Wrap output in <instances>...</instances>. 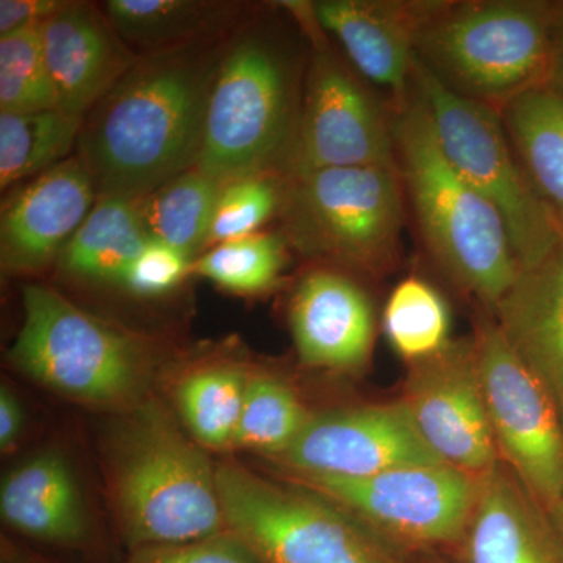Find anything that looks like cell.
Instances as JSON below:
<instances>
[{
    "label": "cell",
    "instance_id": "1",
    "mask_svg": "<svg viewBox=\"0 0 563 563\" xmlns=\"http://www.w3.org/2000/svg\"><path fill=\"white\" fill-rule=\"evenodd\" d=\"M229 36L141 55L88 111L76 155L98 199H143L195 168Z\"/></svg>",
    "mask_w": 563,
    "mask_h": 563
},
{
    "label": "cell",
    "instance_id": "2",
    "mask_svg": "<svg viewBox=\"0 0 563 563\" xmlns=\"http://www.w3.org/2000/svg\"><path fill=\"white\" fill-rule=\"evenodd\" d=\"M309 52L279 18L251 10L229 36L218 66L196 168L221 185L288 176Z\"/></svg>",
    "mask_w": 563,
    "mask_h": 563
},
{
    "label": "cell",
    "instance_id": "3",
    "mask_svg": "<svg viewBox=\"0 0 563 563\" xmlns=\"http://www.w3.org/2000/svg\"><path fill=\"white\" fill-rule=\"evenodd\" d=\"M107 439L106 484L129 551L228 531L217 466L161 401L121 413Z\"/></svg>",
    "mask_w": 563,
    "mask_h": 563
},
{
    "label": "cell",
    "instance_id": "4",
    "mask_svg": "<svg viewBox=\"0 0 563 563\" xmlns=\"http://www.w3.org/2000/svg\"><path fill=\"white\" fill-rule=\"evenodd\" d=\"M391 125L404 195L426 247L463 291L495 309L521 272L501 217L448 161L413 84Z\"/></svg>",
    "mask_w": 563,
    "mask_h": 563
},
{
    "label": "cell",
    "instance_id": "5",
    "mask_svg": "<svg viewBox=\"0 0 563 563\" xmlns=\"http://www.w3.org/2000/svg\"><path fill=\"white\" fill-rule=\"evenodd\" d=\"M563 2H429L417 60L463 98L501 110L547 81Z\"/></svg>",
    "mask_w": 563,
    "mask_h": 563
},
{
    "label": "cell",
    "instance_id": "6",
    "mask_svg": "<svg viewBox=\"0 0 563 563\" xmlns=\"http://www.w3.org/2000/svg\"><path fill=\"white\" fill-rule=\"evenodd\" d=\"M24 321L10 362L49 390L128 412L147 398L155 355L144 339L85 312L47 285L22 288Z\"/></svg>",
    "mask_w": 563,
    "mask_h": 563
},
{
    "label": "cell",
    "instance_id": "7",
    "mask_svg": "<svg viewBox=\"0 0 563 563\" xmlns=\"http://www.w3.org/2000/svg\"><path fill=\"white\" fill-rule=\"evenodd\" d=\"M285 242L306 257L366 273L398 258L404 187L398 166H354L291 174L282 179Z\"/></svg>",
    "mask_w": 563,
    "mask_h": 563
},
{
    "label": "cell",
    "instance_id": "8",
    "mask_svg": "<svg viewBox=\"0 0 563 563\" xmlns=\"http://www.w3.org/2000/svg\"><path fill=\"white\" fill-rule=\"evenodd\" d=\"M225 528L262 563H413L342 506L236 462L217 465Z\"/></svg>",
    "mask_w": 563,
    "mask_h": 563
},
{
    "label": "cell",
    "instance_id": "9",
    "mask_svg": "<svg viewBox=\"0 0 563 563\" xmlns=\"http://www.w3.org/2000/svg\"><path fill=\"white\" fill-rule=\"evenodd\" d=\"M412 84L448 161L501 217L520 268L540 265L562 239L563 222L521 166L499 110L451 91L417 58Z\"/></svg>",
    "mask_w": 563,
    "mask_h": 563
},
{
    "label": "cell",
    "instance_id": "10",
    "mask_svg": "<svg viewBox=\"0 0 563 563\" xmlns=\"http://www.w3.org/2000/svg\"><path fill=\"white\" fill-rule=\"evenodd\" d=\"M309 40L301 118L290 173L396 165L391 117L332 49L310 3H282Z\"/></svg>",
    "mask_w": 563,
    "mask_h": 563
},
{
    "label": "cell",
    "instance_id": "11",
    "mask_svg": "<svg viewBox=\"0 0 563 563\" xmlns=\"http://www.w3.org/2000/svg\"><path fill=\"white\" fill-rule=\"evenodd\" d=\"M481 479L448 465H407L368 477L288 473L290 483L310 488L355 515L406 553L454 550L472 520Z\"/></svg>",
    "mask_w": 563,
    "mask_h": 563
},
{
    "label": "cell",
    "instance_id": "12",
    "mask_svg": "<svg viewBox=\"0 0 563 563\" xmlns=\"http://www.w3.org/2000/svg\"><path fill=\"white\" fill-rule=\"evenodd\" d=\"M473 342L499 459L550 512L563 499L561 404L515 354L496 321H481Z\"/></svg>",
    "mask_w": 563,
    "mask_h": 563
},
{
    "label": "cell",
    "instance_id": "13",
    "mask_svg": "<svg viewBox=\"0 0 563 563\" xmlns=\"http://www.w3.org/2000/svg\"><path fill=\"white\" fill-rule=\"evenodd\" d=\"M422 442L437 457L483 477L501 459L493 439L474 342H451L412 363L401 399Z\"/></svg>",
    "mask_w": 563,
    "mask_h": 563
},
{
    "label": "cell",
    "instance_id": "14",
    "mask_svg": "<svg viewBox=\"0 0 563 563\" xmlns=\"http://www.w3.org/2000/svg\"><path fill=\"white\" fill-rule=\"evenodd\" d=\"M287 473L368 477L407 465L443 463L422 442L402 401L312 415L279 457Z\"/></svg>",
    "mask_w": 563,
    "mask_h": 563
},
{
    "label": "cell",
    "instance_id": "15",
    "mask_svg": "<svg viewBox=\"0 0 563 563\" xmlns=\"http://www.w3.org/2000/svg\"><path fill=\"white\" fill-rule=\"evenodd\" d=\"M96 201L90 174L77 155L21 184L0 217L3 273L32 276L55 265Z\"/></svg>",
    "mask_w": 563,
    "mask_h": 563
},
{
    "label": "cell",
    "instance_id": "16",
    "mask_svg": "<svg viewBox=\"0 0 563 563\" xmlns=\"http://www.w3.org/2000/svg\"><path fill=\"white\" fill-rule=\"evenodd\" d=\"M314 21L342 46L363 80L388 92L391 110L412 92L417 33L429 2L320 0L310 2Z\"/></svg>",
    "mask_w": 563,
    "mask_h": 563
},
{
    "label": "cell",
    "instance_id": "17",
    "mask_svg": "<svg viewBox=\"0 0 563 563\" xmlns=\"http://www.w3.org/2000/svg\"><path fill=\"white\" fill-rule=\"evenodd\" d=\"M40 32L58 110L73 117H87L140 58L96 3L68 0Z\"/></svg>",
    "mask_w": 563,
    "mask_h": 563
},
{
    "label": "cell",
    "instance_id": "18",
    "mask_svg": "<svg viewBox=\"0 0 563 563\" xmlns=\"http://www.w3.org/2000/svg\"><path fill=\"white\" fill-rule=\"evenodd\" d=\"M290 325L299 358L312 368L352 372L372 355L373 303L342 273L320 268L302 277L292 292Z\"/></svg>",
    "mask_w": 563,
    "mask_h": 563
},
{
    "label": "cell",
    "instance_id": "19",
    "mask_svg": "<svg viewBox=\"0 0 563 563\" xmlns=\"http://www.w3.org/2000/svg\"><path fill=\"white\" fill-rule=\"evenodd\" d=\"M459 563H563V539L550 512L501 462L481 479Z\"/></svg>",
    "mask_w": 563,
    "mask_h": 563
},
{
    "label": "cell",
    "instance_id": "20",
    "mask_svg": "<svg viewBox=\"0 0 563 563\" xmlns=\"http://www.w3.org/2000/svg\"><path fill=\"white\" fill-rule=\"evenodd\" d=\"M3 523L33 542L81 550L90 523L65 455L44 451L11 470L0 487Z\"/></svg>",
    "mask_w": 563,
    "mask_h": 563
},
{
    "label": "cell",
    "instance_id": "21",
    "mask_svg": "<svg viewBox=\"0 0 563 563\" xmlns=\"http://www.w3.org/2000/svg\"><path fill=\"white\" fill-rule=\"evenodd\" d=\"M515 354L563 402V235L540 265L521 269L493 309Z\"/></svg>",
    "mask_w": 563,
    "mask_h": 563
},
{
    "label": "cell",
    "instance_id": "22",
    "mask_svg": "<svg viewBox=\"0 0 563 563\" xmlns=\"http://www.w3.org/2000/svg\"><path fill=\"white\" fill-rule=\"evenodd\" d=\"M102 9L139 57L222 38L251 13L222 0H109Z\"/></svg>",
    "mask_w": 563,
    "mask_h": 563
},
{
    "label": "cell",
    "instance_id": "23",
    "mask_svg": "<svg viewBox=\"0 0 563 563\" xmlns=\"http://www.w3.org/2000/svg\"><path fill=\"white\" fill-rule=\"evenodd\" d=\"M147 240L140 199L99 198L63 247L55 268L79 284L121 287L129 265Z\"/></svg>",
    "mask_w": 563,
    "mask_h": 563
},
{
    "label": "cell",
    "instance_id": "24",
    "mask_svg": "<svg viewBox=\"0 0 563 563\" xmlns=\"http://www.w3.org/2000/svg\"><path fill=\"white\" fill-rule=\"evenodd\" d=\"M499 113L533 187L563 222V98L542 85Z\"/></svg>",
    "mask_w": 563,
    "mask_h": 563
},
{
    "label": "cell",
    "instance_id": "25",
    "mask_svg": "<svg viewBox=\"0 0 563 563\" xmlns=\"http://www.w3.org/2000/svg\"><path fill=\"white\" fill-rule=\"evenodd\" d=\"M251 373L235 363H207L185 373L174 390L179 420L203 450H231Z\"/></svg>",
    "mask_w": 563,
    "mask_h": 563
},
{
    "label": "cell",
    "instance_id": "26",
    "mask_svg": "<svg viewBox=\"0 0 563 563\" xmlns=\"http://www.w3.org/2000/svg\"><path fill=\"white\" fill-rule=\"evenodd\" d=\"M84 118L62 110L0 113V188L5 192L68 161Z\"/></svg>",
    "mask_w": 563,
    "mask_h": 563
},
{
    "label": "cell",
    "instance_id": "27",
    "mask_svg": "<svg viewBox=\"0 0 563 563\" xmlns=\"http://www.w3.org/2000/svg\"><path fill=\"white\" fill-rule=\"evenodd\" d=\"M220 190L221 184L196 166L173 177L140 199L147 235L177 247L195 261L207 250Z\"/></svg>",
    "mask_w": 563,
    "mask_h": 563
},
{
    "label": "cell",
    "instance_id": "28",
    "mask_svg": "<svg viewBox=\"0 0 563 563\" xmlns=\"http://www.w3.org/2000/svg\"><path fill=\"white\" fill-rule=\"evenodd\" d=\"M310 418L312 413L284 380L251 373L231 450L277 459L298 439Z\"/></svg>",
    "mask_w": 563,
    "mask_h": 563
},
{
    "label": "cell",
    "instance_id": "29",
    "mask_svg": "<svg viewBox=\"0 0 563 563\" xmlns=\"http://www.w3.org/2000/svg\"><path fill=\"white\" fill-rule=\"evenodd\" d=\"M384 329L393 350L410 363L431 358L450 344L448 303L428 282L409 277L385 306Z\"/></svg>",
    "mask_w": 563,
    "mask_h": 563
},
{
    "label": "cell",
    "instance_id": "30",
    "mask_svg": "<svg viewBox=\"0 0 563 563\" xmlns=\"http://www.w3.org/2000/svg\"><path fill=\"white\" fill-rule=\"evenodd\" d=\"M287 247L280 233H255L202 252L192 261L190 274L235 295H258L279 280Z\"/></svg>",
    "mask_w": 563,
    "mask_h": 563
},
{
    "label": "cell",
    "instance_id": "31",
    "mask_svg": "<svg viewBox=\"0 0 563 563\" xmlns=\"http://www.w3.org/2000/svg\"><path fill=\"white\" fill-rule=\"evenodd\" d=\"M41 25L0 36V113H36L58 109Z\"/></svg>",
    "mask_w": 563,
    "mask_h": 563
},
{
    "label": "cell",
    "instance_id": "32",
    "mask_svg": "<svg viewBox=\"0 0 563 563\" xmlns=\"http://www.w3.org/2000/svg\"><path fill=\"white\" fill-rule=\"evenodd\" d=\"M280 199L282 179L276 176L242 177L221 185L207 250L258 233L279 213Z\"/></svg>",
    "mask_w": 563,
    "mask_h": 563
},
{
    "label": "cell",
    "instance_id": "33",
    "mask_svg": "<svg viewBox=\"0 0 563 563\" xmlns=\"http://www.w3.org/2000/svg\"><path fill=\"white\" fill-rule=\"evenodd\" d=\"M190 255L150 239L122 277L121 288L136 298H157L179 287L191 276Z\"/></svg>",
    "mask_w": 563,
    "mask_h": 563
},
{
    "label": "cell",
    "instance_id": "34",
    "mask_svg": "<svg viewBox=\"0 0 563 563\" xmlns=\"http://www.w3.org/2000/svg\"><path fill=\"white\" fill-rule=\"evenodd\" d=\"M124 563H262L235 533L225 531L195 542L152 544L129 551Z\"/></svg>",
    "mask_w": 563,
    "mask_h": 563
},
{
    "label": "cell",
    "instance_id": "35",
    "mask_svg": "<svg viewBox=\"0 0 563 563\" xmlns=\"http://www.w3.org/2000/svg\"><path fill=\"white\" fill-rule=\"evenodd\" d=\"M68 0H0V36L41 25Z\"/></svg>",
    "mask_w": 563,
    "mask_h": 563
},
{
    "label": "cell",
    "instance_id": "36",
    "mask_svg": "<svg viewBox=\"0 0 563 563\" xmlns=\"http://www.w3.org/2000/svg\"><path fill=\"white\" fill-rule=\"evenodd\" d=\"M24 412L16 395L7 385L0 390V448L9 453L21 437Z\"/></svg>",
    "mask_w": 563,
    "mask_h": 563
},
{
    "label": "cell",
    "instance_id": "37",
    "mask_svg": "<svg viewBox=\"0 0 563 563\" xmlns=\"http://www.w3.org/2000/svg\"><path fill=\"white\" fill-rule=\"evenodd\" d=\"M544 87L553 90L555 95L563 98V24L555 40L553 57H551L550 69H548Z\"/></svg>",
    "mask_w": 563,
    "mask_h": 563
},
{
    "label": "cell",
    "instance_id": "38",
    "mask_svg": "<svg viewBox=\"0 0 563 563\" xmlns=\"http://www.w3.org/2000/svg\"><path fill=\"white\" fill-rule=\"evenodd\" d=\"M2 563H55L47 561L43 555L33 553L31 550L21 548L20 544L3 539Z\"/></svg>",
    "mask_w": 563,
    "mask_h": 563
},
{
    "label": "cell",
    "instance_id": "39",
    "mask_svg": "<svg viewBox=\"0 0 563 563\" xmlns=\"http://www.w3.org/2000/svg\"><path fill=\"white\" fill-rule=\"evenodd\" d=\"M551 518H553L555 528H558L559 533L563 539V499L555 504L553 509L550 510Z\"/></svg>",
    "mask_w": 563,
    "mask_h": 563
},
{
    "label": "cell",
    "instance_id": "40",
    "mask_svg": "<svg viewBox=\"0 0 563 563\" xmlns=\"http://www.w3.org/2000/svg\"><path fill=\"white\" fill-rule=\"evenodd\" d=\"M413 563H444L442 559L437 558V555H433L432 553H426L420 555V558L417 559V561H413Z\"/></svg>",
    "mask_w": 563,
    "mask_h": 563
},
{
    "label": "cell",
    "instance_id": "41",
    "mask_svg": "<svg viewBox=\"0 0 563 563\" xmlns=\"http://www.w3.org/2000/svg\"><path fill=\"white\" fill-rule=\"evenodd\" d=\"M561 412H562V420H563V402L561 404Z\"/></svg>",
    "mask_w": 563,
    "mask_h": 563
}]
</instances>
